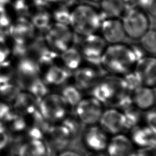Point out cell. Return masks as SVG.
<instances>
[{
  "instance_id": "35",
  "label": "cell",
  "mask_w": 156,
  "mask_h": 156,
  "mask_svg": "<svg viewBox=\"0 0 156 156\" xmlns=\"http://www.w3.org/2000/svg\"><path fill=\"white\" fill-rule=\"evenodd\" d=\"M9 142V134L5 127L0 123V152L4 150Z\"/></svg>"
},
{
  "instance_id": "3",
  "label": "cell",
  "mask_w": 156,
  "mask_h": 156,
  "mask_svg": "<svg viewBox=\"0 0 156 156\" xmlns=\"http://www.w3.org/2000/svg\"><path fill=\"white\" fill-rule=\"evenodd\" d=\"M127 39L138 41L155 24L147 13L142 7L136 5L128 7L121 18Z\"/></svg>"
},
{
  "instance_id": "42",
  "label": "cell",
  "mask_w": 156,
  "mask_h": 156,
  "mask_svg": "<svg viewBox=\"0 0 156 156\" xmlns=\"http://www.w3.org/2000/svg\"><path fill=\"white\" fill-rule=\"evenodd\" d=\"M0 156H1V155H0ZM3 156H12V155H3Z\"/></svg>"
},
{
  "instance_id": "13",
  "label": "cell",
  "mask_w": 156,
  "mask_h": 156,
  "mask_svg": "<svg viewBox=\"0 0 156 156\" xmlns=\"http://www.w3.org/2000/svg\"><path fill=\"white\" fill-rule=\"evenodd\" d=\"M48 134L49 139L45 140L49 146L57 153L69 146L71 138L68 130L62 124L52 126Z\"/></svg>"
},
{
  "instance_id": "22",
  "label": "cell",
  "mask_w": 156,
  "mask_h": 156,
  "mask_svg": "<svg viewBox=\"0 0 156 156\" xmlns=\"http://www.w3.org/2000/svg\"><path fill=\"white\" fill-rule=\"evenodd\" d=\"M2 124L9 133H21L27 128L24 116L16 113L12 108L2 121Z\"/></svg>"
},
{
  "instance_id": "41",
  "label": "cell",
  "mask_w": 156,
  "mask_h": 156,
  "mask_svg": "<svg viewBox=\"0 0 156 156\" xmlns=\"http://www.w3.org/2000/svg\"><path fill=\"white\" fill-rule=\"evenodd\" d=\"M42 1H43V2H48L49 1H50V0H41Z\"/></svg>"
},
{
  "instance_id": "20",
  "label": "cell",
  "mask_w": 156,
  "mask_h": 156,
  "mask_svg": "<svg viewBox=\"0 0 156 156\" xmlns=\"http://www.w3.org/2000/svg\"><path fill=\"white\" fill-rule=\"evenodd\" d=\"M132 93L133 104L138 108L146 110L154 105L155 99V92L154 87L141 85Z\"/></svg>"
},
{
  "instance_id": "1",
  "label": "cell",
  "mask_w": 156,
  "mask_h": 156,
  "mask_svg": "<svg viewBox=\"0 0 156 156\" xmlns=\"http://www.w3.org/2000/svg\"><path fill=\"white\" fill-rule=\"evenodd\" d=\"M144 55L140 46L126 41L108 44L100 65L105 73L122 76L133 70L136 62Z\"/></svg>"
},
{
  "instance_id": "27",
  "label": "cell",
  "mask_w": 156,
  "mask_h": 156,
  "mask_svg": "<svg viewBox=\"0 0 156 156\" xmlns=\"http://www.w3.org/2000/svg\"><path fill=\"white\" fill-rule=\"evenodd\" d=\"M26 91L32 94L38 101L43 98L49 93V87L40 76L33 80L26 87Z\"/></svg>"
},
{
  "instance_id": "5",
  "label": "cell",
  "mask_w": 156,
  "mask_h": 156,
  "mask_svg": "<svg viewBox=\"0 0 156 156\" xmlns=\"http://www.w3.org/2000/svg\"><path fill=\"white\" fill-rule=\"evenodd\" d=\"M108 44L99 32L81 37L78 46L83 60L93 65L101 66V60Z\"/></svg>"
},
{
  "instance_id": "23",
  "label": "cell",
  "mask_w": 156,
  "mask_h": 156,
  "mask_svg": "<svg viewBox=\"0 0 156 156\" xmlns=\"http://www.w3.org/2000/svg\"><path fill=\"white\" fill-rule=\"evenodd\" d=\"M29 19L35 29L40 32L46 30L52 22L47 5L35 12Z\"/></svg>"
},
{
  "instance_id": "17",
  "label": "cell",
  "mask_w": 156,
  "mask_h": 156,
  "mask_svg": "<svg viewBox=\"0 0 156 156\" xmlns=\"http://www.w3.org/2000/svg\"><path fill=\"white\" fill-rule=\"evenodd\" d=\"M83 58L78 46H73L59 54V63L73 73L82 65Z\"/></svg>"
},
{
  "instance_id": "18",
  "label": "cell",
  "mask_w": 156,
  "mask_h": 156,
  "mask_svg": "<svg viewBox=\"0 0 156 156\" xmlns=\"http://www.w3.org/2000/svg\"><path fill=\"white\" fill-rule=\"evenodd\" d=\"M98 4V7L102 19L121 18L128 8L123 0H101Z\"/></svg>"
},
{
  "instance_id": "16",
  "label": "cell",
  "mask_w": 156,
  "mask_h": 156,
  "mask_svg": "<svg viewBox=\"0 0 156 156\" xmlns=\"http://www.w3.org/2000/svg\"><path fill=\"white\" fill-rule=\"evenodd\" d=\"M84 141L87 146L95 152H101L107 148L108 141L104 131L96 126L90 127L85 132Z\"/></svg>"
},
{
  "instance_id": "28",
  "label": "cell",
  "mask_w": 156,
  "mask_h": 156,
  "mask_svg": "<svg viewBox=\"0 0 156 156\" xmlns=\"http://www.w3.org/2000/svg\"><path fill=\"white\" fill-rule=\"evenodd\" d=\"M82 124H83L79 120V119L75 118L68 117L63 118L62 125L68 130L71 135V143L78 141L77 139L80 135L82 130Z\"/></svg>"
},
{
  "instance_id": "15",
  "label": "cell",
  "mask_w": 156,
  "mask_h": 156,
  "mask_svg": "<svg viewBox=\"0 0 156 156\" xmlns=\"http://www.w3.org/2000/svg\"><path fill=\"white\" fill-rule=\"evenodd\" d=\"M108 156H130L133 151L132 141L125 135H115L108 143Z\"/></svg>"
},
{
  "instance_id": "25",
  "label": "cell",
  "mask_w": 156,
  "mask_h": 156,
  "mask_svg": "<svg viewBox=\"0 0 156 156\" xmlns=\"http://www.w3.org/2000/svg\"><path fill=\"white\" fill-rule=\"evenodd\" d=\"M60 94L68 106L76 107L82 99L81 91L74 85H64Z\"/></svg>"
},
{
  "instance_id": "9",
  "label": "cell",
  "mask_w": 156,
  "mask_h": 156,
  "mask_svg": "<svg viewBox=\"0 0 156 156\" xmlns=\"http://www.w3.org/2000/svg\"><path fill=\"white\" fill-rule=\"evenodd\" d=\"M102 104L93 97L81 99L76 106V114L84 125H93L99 122L102 113Z\"/></svg>"
},
{
  "instance_id": "31",
  "label": "cell",
  "mask_w": 156,
  "mask_h": 156,
  "mask_svg": "<svg viewBox=\"0 0 156 156\" xmlns=\"http://www.w3.org/2000/svg\"><path fill=\"white\" fill-rule=\"evenodd\" d=\"M15 76V66L9 60L0 63V84L12 82Z\"/></svg>"
},
{
  "instance_id": "33",
  "label": "cell",
  "mask_w": 156,
  "mask_h": 156,
  "mask_svg": "<svg viewBox=\"0 0 156 156\" xmlns=\"http://www.w3.org/2000/svg\"><path fill=\"white\" fill-rule=\"evenodd\" d=\"M27 136L29 140H43L44 139V133L41 130L35 126L27 128Z\"/></svg>"
},
{
  "instance_id": "19",
  "label": "cell",
  "mask_w": 156,
  "mask_h": 156,
  "mask_svg": "<svg viewBox=\"0 0 156 156\" xmlns=\"http://www.w3.org/2000/svg\"><path fill=\"white\" fill-rule=\"evenodd\" d=\"M155 132L148 126H135L132 129V140L143 148L155 147Z\"/></svg>"
},
{
  "instance_id": "8",
  "label": "cell",
  "mask_w": 156,
  "mask_h": 156,
  "mask_svg": "<svg viewBox=\"0 0 156 156\" xmlns=\"http://www.w3.org/2000/svg\"><path fill=\"white\" fill-rule=\"evenodd\" d=\"M39 75L49 86H63L71 77L72 73L63 66L53 62L38 65Z\"/></svg>"
},
{
  "instance_id": "40",
  "label": "cell",
  "mask_w": 156,
  "mask_h": 156,
  "mask_svg": "<svg viewBox=\"0 0 156 156\" xmlns=\"http://www.w3.org/2000/svg\"><path fill=\"white\" fill-rule=\"evenodd\" d=\"M85 1L90 2V3H93V4H96V3H99L101 0H83Z\"/></svg>"
},
{
  "instance_id": "21",
  "label": "cell",
  "mask_w": 156,
  "mask_h": 156,
  "mask_svg": "<svg viewBox=\"0 0 156 156\" xmlns=\"http://www.w3.org/2000/svg\"><path fill=\"white\" fill-rule=\"evenodd\" d=\"M44 141L39 140H29L21 144L18 149V156H45Z\"/></svg>"
},
{
  "instance_id": "26",
  "label": "cell",
  "mask_w": 156,
  "mask_h": 156,
  "mask_svg": "<svg viewBox=\"0 0 156 156\" xmlns=\"http://www.w3.org/2000/svg\"><path fill=\"white\" fill-rule=\"evenodd\" d=\"M21 90L20 85L12 81L0 84V100L7 104L12 103Z\"/></svg>"
},
{
  "instance_id": "38",
  "label": "cell",
  "mask_w": 156,
  "mask_h": 156,
  "mask_svg": "<svg viewBox=\"0 0 156 156\" xmlns=\"http://www.w3.org/2000/svg\"><path fill=\"white\" fill-rule=\"evenodd\" d=\"M57 156H81V155L78 152H75V151H66L62 152Z\"/></svg>"
},
{
  "instance_id": "37",
  "label": "cell",
  "mask_w": 156,
  "mask_h": 156,
  "mask_svg": "<svg viewBox=\"0 0 156 156\" xmlns=\"http://www.w3.org/2000/svg\"><path fill=\"white\" fill-rule=\"evenodd\" d=\"M154 149H155V147L143 148V149H141L136 152L133 151L130 156H151V151Z\"/></svg>"
},
{
  "instance_id": "29",
  "label": "cell",
  "mask_w": 156,
  "mask_h": 156,
  "mask_svg": "<svg viewBox=\"0 0 156 156\" xmlns=\"http://www.w3.org/2000/svg\"><path fill=\"white\" fill-rule=\"evenodd\" d=\"M122 114L124 116V129H132L136 126L141 117V112L134 106L124 110Z\"/></svg>"
},
{
  "instance_id": "6",
  "label": "cell",
  "mask_w": 156,
  "mask_h": 156,
  "mask_svg": "<svg viewBox=\"0 0 156 156\" xmlns=\"http://www.w3.org/2000/svg\"><path fill=\"white\" fill-rule=\"evenodd\" d=\"M68 104L60 94L48 93L38 102L37 108L50 122L63 120L67 113Z\"/></svg>"
},
{
  "instance_id": "12",
  "label": "cell",
  "mask_w": 156,
  "mask_h": 156,
  "mask_svg": "<svg viewBox=\"0 0 156 156\" xmlns=\"http://www.w3.org/2000/svg\"><path fill=\"white\" fill-rule=\"evenodd\" d=\"M99 122L102 129L111 134H118L124 129L123 114L115 109L103 112Z\"/></svg>"
},
{
  "instance_id": "11",
  "label": "cell",
  "mask_w": 156,
  "mask_h": 156,
  "mask_svg": "<svg viewBox=\"0 0 156 156\" xmlns=\"http://www.w3.org/2000/svg\"><path fill=\"white\" fill-rule=\"evenodd\" d=\"M133 70L141 77L143 85L154 87L156 82V60L155 56L144 55L136 62Z\"/></svg>"
},
{
  "instance_id": "2",
  "label": "cell",
  "mask_w": 156,
  "mask_h": 156,
  "mask_svg": "<svg viewBox=\"0 0 156 156\" xmlns=\"http://www.w3.org/2000/svg\"><path fill=\"white\" fill-rule=\"evenodd\" d=\"M102 20L98 7L94 4L83 1L70 7L69 26L76 35L82 37L98 32Z\"/></svg>"
},
{
  "instance_id": "34",
  "label": "cell",
  "mask_w": 156,
  "mask_h": 156,
  "mask_svg": "<svg viewBox=\"0 0 156 156\" xmlns=\"http://www.w3.org/2000/svg\"><path fill=\"white\" fill-rule=\"evenodd\" d=\"M144 118L147 126L156 130V114L155 109L153 108L146 111L144 115Z\"/></svg>"
},
{
  "instance_id": "30",
  "label": "cell",
  "mask_w": 156,
  "mask_h": 156,
  "mask_svg": "<svg viewBox=\"0 0 156 156\" xmlns=\"http://www.w3.org/2000/svg\"><path fill=\"white\" fill-rule=\"evenodd\" d=\"M122 76V77H121V78L126 89L131 93L143 85L141 77L133 69Z\"/></svg>"
},
{
  "instance_id": "4",
  "label": "cell",
  "mask_w": 156,
  "mask_h": 156,
  "mask_svg": "<svg viewBox=\"0 0 156 156\" xmlns=\"http://www.w3.org/2000/svg\"><path fill=\"white\" fill-rule=\"evenodd\" d=\"M43 32L46 44L57 54L76 45L77 36L69 25L52 22Z\"/></svg>"
},
{
  "instance_id": "32",
  "label": "cell",
  "mask_w": 156,
  "mask_h": 156,
  "mask_svg": "<svg viewBox=\"0 0 156 156\" xmlns=\"http://www.w3.org/2000/svg\"><path fill=\"white\" fill-rule=\"evenodd\" d=\"M13 52V49L9 45V43L0 37V63L9 60Z\"/></svg>"
},
{
  "instance_id": "7",
  "label": "cell",
  "mask_w": 156,
  "mask_h": 156,
  "mask_svg": "<svg viewBox=\"0 0 156 156\" xmlns=\"http://www.w3.org/2000/svg\"><path fill=\"white\" fill-rule=\"evenodd\" d=\"M104 72L101 66L82 65L72 73L71 77H73L74 85L80 91L87 90H90L98 81L102 79Z\"/></svg>"
},
{
  "instance_id": "39",
  "label": "cell",
  "mask_w": 156,
  "mask_h": 156,
  "mask_svg": "<svg viewBox=\"0 0 156 156\" xmlns=\"http://www.w3.org/2000/svg\"><path fill=\"white\" fill-rule=\"evenodd\" d=\"M87 156H108V155L99 152V153H96V154H91L89 155L87 154Z\"/></svg>"
},
{
  "instance_id": "10",
  "label": "cell",
  "mask_w": 156,
  "mask_h": 156,
  "mask_svg": "<svg viewBox=\"0 0 156 156\" xmlns=\"http://www.w3.org/2000/svg\"><path fill=\"white\" fill-rule=\"evenodd\" d=\"M98 32L108 44L122 43L127 39L121 18H103Z\"/></svg>"
},
{
  "instance_id": "24",
  "label": "cell",
  "mask_w": 156,
  "mask_h": 156,
  "mask_svg": "<svg viewBox=\"0 0 156 156\" xmlns=\"http://www.w3.org/2000/svg\"><path fill=\"white\" fill-rule=\"evenodd\" d=\"M138 41H140L139 46L144 54L155 56L156 52L155 27L149 29Z\"/></svg>"
},
{
  "instance_id": "36",
  "label": "cell",
  "mask_w": 156,
  "mask_h": 156,
  "mask_svg": "<svg viewBox=\"0 0 156 156\" xmlns=\"http://www.w3.org/2000/svg\"><path fill=\"white\" fill-rule=\"evenodd\" d=\"M11 110L12 107L9 104L0 100V123H2V121Z\"/></svg>"
},
{
  "instance_id": "14",
  "label": "cell",
  "mask_w": 156,
  "mask_h": 156,
  "mask_svg": "<svg viewBox=\"0 0 156 156\" xmlns=\"http://www.w3.org/2000/svg\"><path fill=\"white\" fill-rule=\"evenodd\" d=\"M37 99L27 91L21 90L15 98L12 108L22 116L30 115L37 108Z\"/></svg>"
}]
</instances>
